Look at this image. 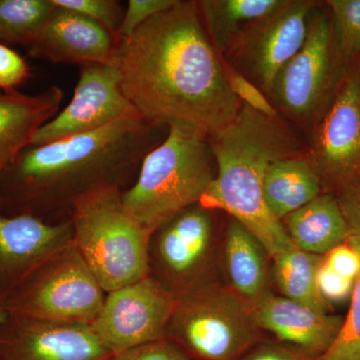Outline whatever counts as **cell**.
Returning a JSON list of instances; mask_svg holds the SVG:
<instances>
[{"instance_id":"1","label":"cell","mask_w":360,"mask_h":360,"mask_svg":"<svg viewBox=\"0 0 360 360\" xmlns=\"http://www.w3.org/2000/svg\"><path fill=\"white\" fill-rule=\"evenodd\" d=\"M111 65L123 94L151 124L186 123L212 135L240 110L196 1L176 0L130 37L116 40Z\"/></svg>"},{"instance_id":"2","label":"cell","mask_w":360,"mask_h":360,"mask_svg":"<svg viewBox=\"0 0 360 360\" xmlns=\"http://www.w3.org/2000/svg\"><path fill=\"white\" fill-rule=\"evenodd\" d=\"M167 134V127L136 112L89 134L27 146L0 175V210L41 219L68 210L70 217L82 194L106 186L122 188L136 179L144 158Z\"/></svg>"},{"instance_id":"3","label":"cell","mask_w":360,"mask_h":360,"mask_svg":"<svg viewBox=\"0 0 360 360\" xmlns=\"http://www.w3.org/2000/svg\"><path fill=\"white\" fill-rule=\"evenodd\" d=\"M217 176L200 201L210 210H224L245 225L264 245L270 258L295 246L283 224L274 217L264 195L270 163L298 155L300 141L281 120L241 103L231 124L210 135Z\"/></svg>"},{"instance_id":"4","label":"cell","mask_w":360,"mask_h":360,"mask_svg":"<svg viewBox=\"0 0 360 360\" xmlns=\"http://www.w3.org/2000/svg\"><path fill=\"white\" fill-rule=\"evenodd\" d=\"M217 176L210 135L186 123L167 127L165 139L142 161L122 202L149 234L200 203Z\"/></svg>"},{"instance_id":"5","label":"cell","mask_w":360,"mask_h":360,"mask_svg":"<svg viewBox=\"0 0 360 360\" xmlns=\"http://www.w3.org/2000/svg\"><path fill=\"white\" fill-rule=\"evenodd\" d=\"M123 189L106 186L73 201V243L106 293L149 276L150 234L124 207Z\"/></svg>"},{"instance_id":"6","label":"cell","mask_w":360,"mask_h":360,"mask_svg":"<svg viewBox=\"0 0 360 360\" xmlns=\"http://www.w3.org/2000/svg\"><path fill=\"white\" fill-rule=\"evenodd\" d=\"M257 329L245 300L205 281L175 297L165 340L191 360H236L255 342Z\"/></svg>"},{"instance_id":"7","label":"cell","mask_w":360,"mask_h":360,"mask_svg":"<svg viewBox=\"0 0 360 360\" xmlns=\"http://www.w3.org/2000/svg\"><path fill=\"white\" fill-rule=\"evenodd\" d=\"M105 295L72 243L26 277L0 307L14 316L90 324Z\"/></svg>"},{"instance_id":"8","label":"cell","mask_w":360,"mask_h":360,"mask_svg":"<svg viewBox=\"0 0 360 360\" xmlns=\"http://www.w3.org/2000/svg\"><path fill=\"white\" fill-rule=\"evenodd\" d=\"M317 7L304 44L277 75L270 92L281 110L300 122H316L343 80L330 14Z\"/></svg>"},{"instance_id":"9","label":"cell","mask_w":360,"mask_h":360,"mask_svg":"<svg viewBox=\"0 0 360 360\" xmlns=\"http://www.w3.org/2000/svg\"><path fill=\"white\" fill-rule=\"evenodd\" d=\"M174 304L175 296L149 276L106 293L90 326L115 356L165 340Z\"/></svg>"},{"instance_id":"10","label":"cell","mask_w":360,"mask_h":360,"mask_svg":"<svg viewBox=\"0 0 360 360\" xmlns=\"http://www.w3.org/2000/svg\"><path fill=\"white\" fill-rule=\"evenodd\" d=\"M317 6L310 0H283L243 33L226 56L233 59L229 63L243 68L253 84L270 94L277 75L304 44Z\"/></svg>"},{"instance_id":"11","label":"cell","mask_w":360,"mask_h":360,"mask_svg":"<svg viewBox=\"0 0 360 360\" xmlns=\"http://www.w3.org/2000/svg\"><path fill=\"white\" fill-rule=\"evenodd\" d=\"M326 184L340 191L360 175V73L343 78L314 122L307 156Z\"/></svg>"},{"instance_id":"12","label":"cell","mask_w":360,"mask_h":360,"mask_svg":"<svg viewBox=\"0 0 360 360\" xmlns=\"http://www.w3.org/2000/svg\"><path fill=\"white\" fill-rule=\"evenodd\" d=\"M212 212L196 203L151 234L149 271L155 266L153 278L175 297L205 283L200 276L212 248Z\"/></svg>"},{"instance_id":"13","label":"cell","mask_w":360,"mask_h":360,"mask_svg":"<svg viewBox=\"0 0 360 360\" xmlns=\"http://www.w3.org/2000/svg\"><path fill=\"white\" fill-rule=\"evenodd\" d=\"M136 112L123 94L117 71L112 65L80 66L70 103L37 130L32 146H44L89 134Z\"/></svg>"},{"instance_id":"14","label":"cell","mask_w":360,"mask_h":360,"mask_svg":"<svg viewBox=\"0 0 360 360\" xmlns=\"http://www.w3.org/2000/svg\"><path fill=\"white\" fill-rule=\"evenodd\" d=\"M90 324L7 314L0 326V360H111Z\"/></svg>"},{"instance_id":"15","label":"cell","mask_w":360,"mask_h":360,"mask_svg":"<svg viewBox=\"0 0 360 360\" xmlns=\"http://www.w3.org/2000/svg\"><path fill=\"white\" fill-rule=\"evenodd\" d=\"M73 243L70 220L49 224L0 210V302L40 265Z\"/></svg>"},{"instance_id":"16","label":"cell","mask_w":360,"mask_h":360,"mask_svg":"<svg viewBox=\"0 0 360 360\" xmlns=\"http://www.w3.org/2000/svg\"><path fill=\"white\" fill-rule=\"evenodd\" d=\"M116 40L96 21L54 6L44 30L26 51L32 58L51 63L111 65Z\"/></svg>"},{"instance_id":"17","label":"cell","mask_w":360,"mask_h":360,"mask_svg":"<svg viewBox=\"0 0 360 360\" xmlns=\"http://www.w3.org/2000/svg\"><path fill=\"white\" fill-rule=\"evenodd\" d=\"M248 307L257 328L269 331L314 359L330 347L343 323L340 316L269 291Z\"/></svg>"},{"instance_id":"18","label":"cell","mask_w":360,"mask_h":360,"mask_svg":"<svg viewBox=\"0 0 360 360\" xmlns=\"http://www.w3.org/2000/svg\"><path fill=\"white\" fill-rule=\"evenodd\" d=\"M63 97L56 85L35 96L0 90V175L32 146L37 130L58 115Z\"/></svg>"},{"instance_id":"19","label":"cell","mask_w":360,"mask_h":360,"mask_svg":"<svg viewBox=\"0 0 360 360\" xmlns=\"http://www.w3.org/2000/svg\"><path fill=\"white\" fill-rule=\"evenodd\" d=\"M296 248L312 255H328L352 236L335 194L321 193L281 220Z\"/></svg>"},{"instance_id":"20","label":"cell","mask_w":360,"mask_h":360,"mask_svg":"<svg viewBox=\"0 0 360 360\" xmlns=\"http://www.w3.org/2000/svg\"><path fill=\"white\" fill-rule=\"evenodd\" d=\"M269 252L252 232L231 219L224 241V264L233 292L252 304L269 292Z\"/></svg>"},{"instance_id":"21","label":"cell","mask_w":360,"mask_h":360,"mask_svg":"<svg viewBox=\"0 0 360 360\" xmlns=\"http://www.w3.org/2000/svg\"><path fill=\"white\" fill-rule=\"evenodd\" d=\"M321 177L307 158L300 155L270 163L264 180V195L279 221L322 193Z\"/></svg>"},{"instance_id":"22","label":"cell","mask_w":360,"mask_h":360,"mask_svg":"<svg viewBox=\"0 0 360 360\" xmlns=\"http://www.w3.org/2000/svg\"><path fill=\"white\" fill-rule=\"evenodd\" d=\"M283 2V0H200L196 4L208 37L224 59L250 25L276 11Z\"/></svg>"},{"instance_id":"23","label":"cell","mask_w":360,"mask_h":360,"mask_svg":"<svg viewBox=\"0 0 360 360\" xmlns=\"http://www.w3.org/2000/svg\"><path fill=\"white\" fill-rule=\"evenodd\" d=\"M321 255L292 246L271 258V276L281 295L312 309L328 312L330 304L319 293L316 274Z\"/></svg>"},{"instance_id":"24","label":"cell","mask_w":360,"mask_h":360,"mask_svg":"<svg viewBox=\"0 0 360 360\" xmlns=\"http://www.w3.org/2000/svg\"><path fill=\"white\" fill-rule=\"evenodd\" d=\"M54 6L51 0H0V44L30 46Z\"/></svg>"},{"instance_id":"25","label":"cell","mask_w":360,"mask_h":360,"mask_svg":"<svg viewBox=\"0 0 360 360\" xmlns=\"http://www.w3.org/2000/svg\"><path fill=\"white\" fill-rule=\"evenodd\" d=\"M333 45L343 65L360 53V0H329Z\"/></svg>"},{"instance_id":"26","label":"cell","mask_w":360,"mask_h":360,"mask_svg":"<svg viewBox=\"0 0 360 360\" xmlns=\"http://www.w3.org/2000/svg\"><path fill=\"white\" fill-rule=\"evenodd\" d=\"M360 255V238H348ZM349 311L330 347L316 360H360V272L355 281Z\"/></svg>"},{"instance_id":"27","label":"cell","mask_w":360,"mask_h":360,"mask_svg":"<svg viewBox=\"0 0 360 360\" xmlns=\"http://www.w3.org/2000/svg\"><path fill=\"white\" fill-rule=\"evenodd\" d=\"M59 8L68 9L96 21L116 37L122 25L125 9L116 0H51Z\"/></svg>"},{"instance_id":"28","label":"cell","mask_w":360,"mask_h":360,"mask_svg":"<svg viewBox=\"0 0 360 360\" xmlns=\"http://www.w3.org/2000/svg\"><path fill=\"white\" fill-rule=\"evenodd\" d=\"M224 65L227 84L241 103L246 104L253 110L267 117L274 120L279 118L278 112L259 87L224 59Z\"/></svg>"},{"instance_id":"29","label":"cell","mask_w":360,"mask_h":360,"mask_svg":"<svg viewBox=\"0 0 360 360\" xmlns=\"http://www.w3.org/2000/svg\"><path fill=\"white\" fill-rule=\"evenodd\" d=\"M176 0H129L116 39H127L142 25L174 6Z\"/></svg>"},{"instance_id":"30","label":"cell","mask_w":360,"mask_h":360,"mask_svg":"<svg viewBox=\"0 0 360 360\" xmlns=\"http://www.w3.org/2000/svg\"><path fill=\"white\" fill-rule=\"evenodd\" d=\"M32 75V68L25 58L8 45L0 44V90L18 91Z\"/></svg>"},{"instance_id":"31","label":"cell","mask_w":360,"mask_h":360,"mask_svg":"<svg viewBox=\"0 0 360 360\" xmlns=\"http://www.w3.org/2000/svg\"><path fill=\"white\" fill-rule=\"evenodd\" d=\"M316 283L322 297L331 304L333 302H343L352 298L355 281L336 274L322 258L317 269Z\"/></svg>"},{"instance_id":"32","label":"cell","mask_w":360,"mask_h":360,"mask_svg":"<svg viewBox=\"0 0 360 360\" xmlns=\"http://www.w3.org/2000/svg\"><path fill=\"white\" fill-rule=\"evenodd\" d=\"M111 360H191L179 347L163 340L132 348L115 355Z\"/></svg>"},{"instance_id":"33","label":"cell","mask_w":360,"mask_h":360,"mask_svg":"<svg viewBox=\"0 0 360 360\" xmlns=\"http://www.w3.org/2000/svg\"><path fill=\"white\" fill-rule=\"evenodd\" d=\"M323 260L336 274L356 281L360 272V255L348 241L323 255Z\"/></svg>"},{"instance_id":"34","label":"cell","mask_w":360,"mask_h":360,"mask_svg":"<svg viewBox=\"0 0 360 360\" xmlns=\"http://www.w3.org/2000/svg\"><path fill=\"white\" fill-rule=\"evenodd\" d=\"M336 198L352 236L360 238V175L340 189Z\"/></svg>"},{"instance_id":"35","label":"cell","mask_w":360,"mask_h":360,"mask_svg":"<svg viewBox=\"0 0 360 360\" xmlns=\"http://www.w3.org/2000/svg\"><path fill=\"white\" fill-rule=\"evenodd\" d=\"M243 360H316L295 347L264 345L250 352Z\"/></svg>"},{"instance_id":"36","label":"cell","mask_w":360,"mask_h":360,"mask_svg":"<svg viewBox=\"0 0 360 360\" xmlns=\"http://www.w3.org/2000/svg\"><path fill=\"white\" fill-rule=\"evenodd\" d=\"M7 317V314L6 310L2 309L1 307H0V326H1L2 323H4V321H6Z\"/></svg>"},{"instance_id":"37","label":"cell","mask_w":360,"mask_h":360,"mask_svg":"<svg viewBox=\"0 0 360 360\" xmlns=\"http://www.w3.org/2000/svg\"><path fill=\"white\" fill-rule=\"evenodd\" d=\"M359 63H360V53H359ZM359 73H360V70H359Z\"/></svg>"},{"instance_id":"38","label":"cell","mask_w":360,"mask_h":360,"mask_svg":"<svg viewBox=\"0 0 360 360\" xmlns=\"http://www.w3.org/2000/svg\"></svg>"}]
</instances>
